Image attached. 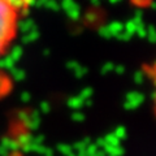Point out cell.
<instances>
[{
    "instance_id": "1",
    "label": "cell",
    "mask_w": 156,
    "mask_h": 156,
    "mask_svg": "<svg viewBox=\"0 0 156 156\" xmlns=\"http://www.w3.org/2000/svg\"><path fill=\"white\" fill-rule=\"evenodd\" d=\"M13 21L14 12L12 8L4 0H0V51L13 35Z\"/></svg>"
},
{
    "instance_id": "2",
    "label": "cell",
    "mask_w": 156,
    "mask_h": 156,
    "mask_svg": "<svg viewBox=\"0 0 156 156\" xmlns=\"http://www.w3.org/2000/svg\"><path fill=\"white\" fill-rule=\"evenodd\" d=\"M126 98H128V103L125 104L126 108H134V107L139 105L144 99V96L140 92H129Z\"/></svg>"
},
{
    "instance_id": "3",
    "label": "cell",
    "mask_w": 156,
    "mask_h": 156,
    "mask_svg": "<svg viewBox=\"0 0 156 156\" xmlns=\"http://www.w3.org/2000/svg\"><path fill=\"white\" fill-rule=\"evenodd\" d=\"M17 26L21 29V31L23 34H27V33H30L33 30H35V22H34V20L33 18H26V20H23V21H20L17 23Z\"/></svg>"
},
{
    "instance_id": "4",
    "label": "cell",
    "mask_w": 156,
    "mask_h": 156,
    "mask_svg": "<svg viewBox=\"0 0 156 156\" xmlns=\"http://www.w3.org/2000/svg\"><path fill=\"white\" fill-rule=\"evenodd\" d=\"M107 27L111 33V37H117L120 33L124 31V23L120 21H112Z\"/></svg>"
},
{
    "instance_id": "5",
    "label": "cell",
    "mask_w": 156,
    "mask_h": 156,
    "mask_svg": "<svg viewBox=\"0 0 156 156\" xmlns=\"http://www.w3.org/2000/svg\"><path fill=\"white\" fill-rule=\"evenodd\" d=\"M22 53H23V50H22V47L21 46H14L12 50H11V53H9V57L12 58V60L16 62L18 61L20 58L22 57Z\"/></svg>"
},
{
    "instance_id": "6",
    "label": "cell",
    "mask_w": 156,
    "mask_h": 156,
    "mask_svg": "<svg viewBox=\"0 0 156 156\" xmlns=\"http://www.w3.org/2000/svg\"><path fill=\"white\" fill-rule=\"evenodd\" d=\"M66 14L69 16V18L70 20H73V21H77L78 18H80V16H81V9H80V5L76 3L74 5H73L69 11L66 12Z\"/></svg>"
},
{
    "instance_id": "7",
    "label": "cell",
    "mask_w": 156,
    "mask_h": 156,
    "mask_svg": "<svg viewBox=\"0 0 156 156\" xmlns=\"http://www.w3.org/2000/svg\"><path fill=\"white\" fill-rule=\"evenodd\" d=\"M0 68H2V69H8V70H11L12 68H14V61L9 57V55L0 58Z\"/></svg>"
},
{
    "instance_id": "8",
    "label": "cell",
    "mask_w": 156,
    "mask_h": 156,
    "mask_svg": "<svg viewBox=\"0 0 156 156\" xmlns=\"http://www.w3.org/2000/svg\"><path fill=\"white\" fill-rule=\"evenodd\" d=\"M38 38H39V31L35 29V30H33V31H30V33L25 34V35H23V38H22V42H23V43H31V42H35Z\"/></svg>"
},
{
    "instance_id": "9",
    "label": "cell",
    "mask_w": 156,
    "mask_h": 156,
    "mask_svg": "<svg viewBox=\"0 0 156 156\" xmlns=\"http://www.w3.org/2000/svg\"><path fill=\"white\" fill-rule=\"evenodd\" d=\"M11 74L13 77V80H16V81H22L23 78H25V70H22V69H18V68H12L11 69Z\"/></svg>"
},
{
    "instance_id": "10",
    "label": "cell",
    "mask_w": 156,
    "mask_h": 156,
    "mask_svg": "<svg viewBox=\"0 0 156 156\" xmlns=\"http://www.w3.org/2000/svg\"><path fill=\"white\" fill-rule=\"evenodd\" d=\"M135 30H136V25H135L133 21H131V20H129V21L124 25V31H126V33H128L129 35H131V37H133L134 34H135Z\"/></svg>"
},
{
    "instance_id": "11",
    "label": "cell",
    "mask_w": 156,
    "mask_h": 156,
    "mask_svg": "<svg viewBox=\"0 0 156 156\" xmlns=\"http://www.w3.org/2000/svg\"><path fill=\"white\" fill-rule=\"evenodd\" d=\"M142 17H143V12L138 9V11L134 12V18H131V21H133L136 26H139V25H142V23H143Z\"/></svg>"
},
{
    "instance_id": "12",
    "label": "cell",
    "mask_w": 156,
    "mask_h": 156,
    "mask_svg": "<svg viewBox=\"0 0 156 156\" xmlns=\"http://www.w3.org/2000/svg\"><path fill=\"white\" fill-rule=\"evenodd\" d=\"M46 8H48L50 11H53V12H57L58 9H60V4H58L56 0H48V2L46 3Z\"/></svg>"
},
{
    "instance_id": "13",
    "label": "cell",
    "mask_w": 156,
    "mask_h": 156,
    "mask_svg": "<svg viewBox=\"0 0 156 156\" xmlns=\"http://www.w3.org/2000/svg\"><path fill=\"white\" fill-rule=\"evenodd\" d=\"M68 103H69V105H70V107H74V108H78V107H81L82 104H83V100H82L80 96H74V98H70Z\"/></svg>"
},
{
    "instance_id": "14",
    "label": "cell",
    "mask_w": 156,
    "mask_h": 156,
    "mask_svg": "<svg viewBox=\"0 0 156 156\" xmlns=\"http://www.w3.org/2000/svg\"><path fill=\"white\" fill-rule=\"evenodd\" d=\"M115 70V64L113 62H105V64L101 66V74H107V73H111Z\"/></svg>"
},
{
    "instance_id": "15",
    "label": "cell",
    "mask_w": 156,
    "mask_h": 156,
    "mask_svg": "<svg viewBox=\"0 0 156 156\" xmlns=\"http://www.w3.org/2000/svg\"><path fill=\"white\" fill-rule=\"evenodd\" d=\"M143 81H144V73L142 70H136L134 73V82L140 85V83H143Z\"/></svg>"
},
{
    "instance_id": "16",
    "label": "cell",
    "mask_w": 156,
    "mask_h": 156,
    "mask_svg": "<svg viewBox=\"0 0 156 156\" xmlns=\"http://www.w3.org/2000/svg\"><path fill=\"white\" fill-rule=\"evenodd\" d=\"M73 73H74V76H76L77 78H82L83 76L87 74V69H86L85 66H81V65H80V66L77 68V69L73 70Z\"/></svg>"
},
{
    "instance_id": "17",
    "label": "cell",
    "mask_w": 156,
    "mask_h": 156,
    "mask_svg": "<svg viewBox=\"0 0 156 156\" xmlns=\"http://www.w3.org/2000/svg\"><path fill=\"white\" fill-rule=\"evenodd\" d=\"M98 20H99V16H98V13L95 12H89L86 14V21L90 22V23H95Z\"/></svg>"
},
{
    "instance_id": "18",
    "label": "cell",
    "mask_w": 156,
    "mask_h": 156,
    "mask_svg": "<svg viewBox=\"0 0 156 156\" xmlns=\"http://www.w3.org/2000/svg\"><path fill=\"white\" fill-rule=\"evenodd\" d=\"M147 34H146V37L148 38V41L151 42V43H155V27L154 26H148L147 29Z\"/></svg>"
},
{
    "instance_id": "19",
    "label": "cell",
    "mask_w": 156,
    "mask_h": 156,
    "mask_svg": "<svg viewBox=\"0 0 156 156\" xmlns=\"http://www.w3.org/2000/svg\"><path fill=\"white\" fill-rule=\"evenodd\" d=\"M135 34L138 35L139 38H146V34H147V30H146V26L143 25H139L136 26V30H135Z\"/></svg>"
},
{
    "instance_id": "20",
    "label": "cell",
    "mask_w": 156,
    "mask_h": 156,
    "mask_svg": "<svg viewBox=\"0 0 156 156\" xmlns=\"http://www.w3.org/2000/svg\"><path fill=\"white\" fill-rule=\"evenodd\" d=\"M74 4H76L74 0H61V7L64 8L65 12L69 11V9H70L73 5H74Z\"/></svg>"
},
{
    "instance_id": "21",
    "label": "cell",
    "mask_w": 156,
    "mask_h": 156,
    "mask_svg": "<svg viewBox=\"0 0 156 156\" xmlns=\"http://www.w3.org/2000/svg\"><path fill=\"white\" fill-rule=\"evenodd\" d=\"M92 92H94V91H92L91 87H86V89H83V90L81 91L80 98H81L82 100H83V99H86V98H90V96L92 95Z\"/></svg>"
},
{
    "instance_id": "22",
    "label": "cell",
    "mask_w": 156,
    "mask_h": 156,
    "mask_svg": "<svg viewBox=\"0 0 156 156\" xmlns=\"http://www.w3.org/2000/svg\"><path fill=\"white\" fill-rule=\"evenodd\" d=\"M99 34H100V37H103V38H107V39L111 38V33L108 30V27L104 26V25H101L99 27Z\"/></svg>"
},
{
    "instance_id": "23",
    "label": "cell",
    "mask_w": 156,
    "mask_h": 156,
    "mask_svg": "<svg viewBox=\"0 0 156 156\" xmlns=\"http://www.w3.org/2000/svg\"><path fill=\"white\" fill-rule=\"evenodd\" d=\"M117 39H120L121 42H128V41H130V38H131V35H129L126 31H122V33H120L119 35L116 37Z\"/></svg>"
},
{
    "instance_id": "24",
    "label": "cell",
    "mask_w": 156,
    "mask_h": 156,
    "mask_svg": "<svg viewBox=\"0 0 156 156\" xmlns=\"http://www.w3.org/2000/svg\"><path fill=\"white\" fill-rule=\"evenodd\" d=\"M78 66H80V64H78L77 61H74V60H70V61H68V62H66V68H68V69H70V70L77 69Z\"/></svg>"
},
{
    "instance_id": "25",
    "label": "cell",
    "mask_w": 156,
    "mask_h": 156,
    "mask_svg": "<svg viewBox=\"0 0 156 156\" xmlns=\"http://www.w3.org/2000/svg\"><path fill=\"white\" fill-rule=\"evenodd\" d=\"M4 87H7V80L0 74V94L4 91Z\"/></svg>"
},
{
    "instance_id": "26",
    "label": "cell",
    "mask_w": 156,
    "mask_h": 156,
    "mask_svg": "<svg viewBox=\"0 0 156 156\" xmlns=\"http://www.w3.org/2000/svg\"><path fill=\"white\" fill-rule=\"evenodd\" d=\"M115 73H117V74H124L125 73V66L124 65H115Z\"/></svg>"
},
{
    "instance_id": "27",
    "label": "cell",
    "mask_w": 156,
    "mask_h": 156,
    "mask_svg": "<svg viewBox=\"0 0 156 156\" xmlns=\"http://www.w3.org/2000/svg\"><path fill=\"white\" fill-rule=\"evenodd\" d=\"M35 2L37 0H25V2H23V7H26V8L33 7V5H35Z\"/></svg>"
},
{
    "instance_id": "28",
    "label": "cell",
    "mask_w": 156,
    "mask_h": 156,
    "mask_svg": "<svg viewBox=\"0 0 156 156\" xmlns=\"http://www.w3.org/2000/svg\"><path fill=\"white\" fill-rule=\"evenodd\" d=\"M21 100L22 101H29L30 100V94H29V92H22L21 94Z\"/></svg>"
},
{
    "instance_id": "29",
    "label": "cell",
    "mask_w": 156,
    "mask_h": 156,
    "mask_svg": "<svg viewBox=\"0 0 156 156\" xmlns=\"http://www.w3.org/2000/svg\"><path fill=\"white\" fill-rule=\"evenodd\" d=\"M47 2H48V0H37V2H35V5L39 7V8H41V7H44Z\"/></svg>"
},
{
    "instance_id": "30",
    "label": "cell",
    "mask_w": 156,
    "mask_h": 156,
    "mask_svg": "<svg viewBox=\"0 0 156 156\" xmlns=\"http://www.w3.org/2000/svg\"><path fill=\"white\" fill-rule=\"evenodd\" d=\"M131 2H133L134 4H136V5H144L148 0H131Z\"/></svg>"
},
{
    "instance_id": "31",
    "label": "cell",
    "mask_w": 156,
    "mask_h": 156,
    "mask_svg": "<svg viewBox=\"0 0 156 156\" xmlns=\"http://www.w3.org/2000/svg\"><path fill=\"white\" fill-rule=\"evenodd\" d=\"M30 9H29V8H23L22 9V14H23V16H29V14H30Z\"/></svg>"
},
{
    "instance_id": "32",
    "label": "cell",
    "mask_w": 156,
    "mask_h": 156,
    "mask_svg": "<svg viewBox=\"0 0 156 156\" xmlns=\"http://www.w3.org/2000/svg\"><path fill=\"white\" fill-rule=\"evenodd\" d=\"M41 107H42V109L44 111V112H47L48 109H50V107H48V104H47V103H42V104H41Z\"/></svg>"
},
{
    "instance_id": "33",
    "label": "cell",
    "mask_w": 156,
    "mask_h": 156,
    "mask_svg": "<svg viewBox=\"0 0 156 156\" xmlns=\"http://www.w3.org/2000/svg\"><path fill=\"white\" fill-rule=\"evenodd\" d=\"M92 5H99V4L101 3V0H90Z\"/></svg>"
},
{
    "instance_id": "34",
    "label": "cell",
    "mask_w": 156,
    "mask_h": 156,
    "mask_svg": "<svg viewBox=\"0 0 156 156\" xmlns=\"http://www.w3.org/2000/svg\"><path fill=\"white\" fill-rule=\"evenodd\" d=\"M122 0H109V3L111 4H119V3H121Z\"/></svg>"
},
{
    "instance_id": "35",
    "label": "cell",
    "mask_w": 156,
    "mask_h": 156,
    "mask_svg": "<svg viewBox=\"0 0 156 156\" xmlns=\"http://www.w3.org/2000/svg\"><path fill=\"white\" fill-rule=\"evenodd\" d=\"M150 7H151V9H155V8H156V4H155V2H151Z\"/></svg>"
},
{
    "instance_id": "36",
    "label": "cell",
    "mask_w": 156,
    "mask_h": 156,
    "mask_svg": "<svg viewBox=\"0 0 156 156\" xmlns=\"http://www.w3.org/2000/svg\"><path fill=\"white\" fill-rule=\"evenodd\" d=\"M43 55L48 56V55H50V50H44V51H43Z\"/></svg>"
}]
</instances>
